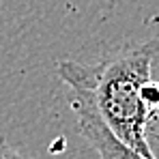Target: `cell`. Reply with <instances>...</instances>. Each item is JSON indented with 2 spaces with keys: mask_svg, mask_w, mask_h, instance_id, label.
<instances>
[{
  "mask_svg": "<svg viewBox=\"0 0 159 159\" xmlns=\"http://www.w3.org/2000/svg\"><path fill=\"white\" fill-rule=\"evenodd\" d=\"M0 159H30V157L22 155L17 148H13V146L0 135Z\"/></svg>",
  "mask_w": 159,
  "mask_h": 159,
  "instance_id": "cell-4",
  "label": "cell"
},
{
  "mask_svg": "<svg viewBox=\"0 0 159 159\" xmlns=\"http://www.w3.org/2000/svg\"><path fill=\"white\" fill-rule=\"evenodd\" d=\"M71 110H73V116L78 120V131L95 148L99 159H151L144 157L138 151H133L125 142H120L110 131V127L101 120V116L97 114V110L93 107V103L86 97L71 93Z\"/></svg>",
  "mask_w": 159,
  "mask_h": 159,
  "instance_id": "cell-2",
  "label": "cell"
},
{
  "mask_svg": "<svg viewBox=\"0 0 159 159\" xmlns=\"http://www.w3.org/2000/svg\"><path fill=\"white\" fill-rule=\"evenodd\" d=\"M144 101L148 107V120H146V144L159 159V37H155V52L151 62V80L144 88Z\"/></svg>",
  "mask_w": 159,
  "mask_h": 159,
  "instance_id": "cell-3",
  "label": "cell"
},
{
  "mask_svg": "<svg viewBox=\"0 0 159 159\" xmlns=\"http://www.w3.org/2000/svg\"><path fill=\"white\" fill-rule=\"evenodd\" d=\"M155 39L127 45L97 62H58V78L71 90L86 97L101 120L120 142L144 157H153L146 144L148 107L144 88L151 80Z\"/></svg>",
  "mask_w": 159,
  "mask_h": 159,
  "instance_id": "cell-1",
  "label": "cell"
}]
</instances>
